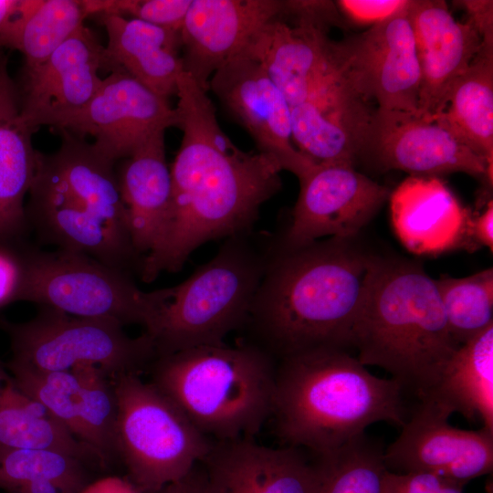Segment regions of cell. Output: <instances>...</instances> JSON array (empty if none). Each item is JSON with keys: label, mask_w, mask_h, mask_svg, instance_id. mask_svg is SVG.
Listing matches in <instances>:
<instances>
[{"label": "cell", "mask_w": 493, "mask_h": 493, "mask_svg": "<svg viewBox=\"0 0 493 493\" xmlns=\"http://www.w3.org/2000/svg\"><path fill=\"white\" fill-rule=\"evenodd\" d=\"M176 96L183 138L170 168V212L140 270L146 283L162 272L181 270L207 241L246 234L261 205L281 188L278 164L234 144L222 131L207 91L185 72Z\"/></svg>", "instance_id": "cell-1"}, {"label": "cell", "mask_w": 493, "mask_h": 493, "mask_svg": "<svg viewBox=\"0 0 493 493\" xmlns=\"http://www.w3.org/2000/svg\"><path fill=\"white\" fill-rule=\"evenodd\" d=\"M354 238L282 247L268 257L245 324L274 359L352 348L353 330L380 256Z\"/></svg>", "instance_id": "cell-2"}, {"label": "cell", "mask_w": 493, "mask_h": 493, "mask_svg": "<svg viewBox=\"0 0 493 493\" xmlns=\"http://www.w3.org/2000/svg\"><path fill=\"white\" fill-rule=\"evenodd\" d=\"M409 414L401 385L372 374L347 350H309L277 365L271 416L288 446L323 456L376 422L403 426Z\"/></svg>", "instance_id": "cell-3"}, {"label": "cell", "mask_w": 493, "mask_h": 493, "mask_svg": "<svg viewBox=\"0 0 493 493\" xmlns=\"http://www.w3.org/2000/svg\"><path fill=\"white\" fill-rule=\"evenodd\" d=\"M60 133L56 152H37L25 207L29 229L42 243L140 274L143 257L131 242L116 163L84 137Z\"/></svg>", "instance_id": "cell-4"}, {"label": "cell", "mask_w": 493, "mask_h": 493, "mask_svg": "<svg viewBox=\"0 0 493 493\" xmlns=\"http://www.w3.org/2000/svg\"><path fill=\"white\" fill-rule=\"evenodd\" d=\"M458 347L435 279L416 262L381 257L353 330L359 362L383 369L420 401Z\"/></svg>", "instance_id": "cell-5"}, {"label": "cell", "mask_w": 493, "mask_h": 493, "mask_svg": "<svg viewBox=\"0 0 493 493\" xmlns=\"http://www.w3.org/2000/svg\"><path fill=\"white\" fill-rule=\"evenodd\" d=\"M275 359L252 343L194 347L156 358L150 381L213 441L253 439L272 415Z\"/></svg>", "instance_id": "cell-6"}, {"label": "cell", "mask_w": 493, "mask_h": 493, "mask_svg": "<svg viewBox=\"0 0 493 493\" xmlns=\"http://www.w3.org/2000/svg\"><path fill=\"white\" fill-rule=\"evenodd\" d=\"M245 235L228 237L182 283L157 289L156 310L143 331L156 358L224 343L228 333L245 326L267 262Z\"/></svg>", "instance_id": "cell-7"}, {"label": "cell", "mask_w": 493, "mask_h": 493, "mask_svg": "<svg viewBox=\"0 0 493 493\" xmlns=\"http://www.w3.org/2000/svg\"><path fill=\"white\" fill-rule=\"evenodd\" d=\"M14 267L9 302L24 300L66 314L145 329L155 309L154 291H142L131 274L82 253L32 246L4 251Z\"/></svg>", "instance_id": "cell-8"}, {"label": "cell", "mask_w": 493, "mask_h": 493, "mask_svg": "<svg viewBox=\"0 0 493 493\" xmlns=\"http://www.w3.org/2000/svg\"><path fill=\"white\" fill-rule=\"evenodd\" d=\"M117 403L116 457L139 493L184 477L214 441L161 390L134 372L111 378Z\"/></svg>", "instance_id": "cell-9"}, {"label": "cell", "mask_w": 493, "mask_h": 493, "mask_svg": "<svg viewBox=\"0 0 493 493\" xmlns=\"http://www.w3.org/2000/svg\"><path fill=\"white\" fill-rule=\"evenodd\" d=\"M0 328L9 338L10 360L44 372H70L93 364L112 378L140 374L156 359L145 333L133 338L116 321L75 317L47 307H39L26 321L0 320Z\"/></svg>", "instance_id": "cell-10"}, {"label": "cell", "mask_w": 493, "mask_h": 493, "mask_svg": "<svg viewBox=\"0 0 493 493\" xmlns=\"http://www.w3.org/2000/svg\"><path fill=\"white\" fill-rule=\"evenodd\" d=\"M407 4L362 33L333 40L332 47L358 95L374 100L379 110L419 115L421 72Z\"/></svg>", "instance_id": "cell-11"}, {"label": "cell", "mask_w": 493, "mask_h": 493, "mask_svg": "<svg viewBox=\"0 0 493 493\" xmlns=\"http://www.w3.org/2000/svg\"><path fill=\"white\" fill-rule=\"evenodd\" d=\"M330 1H292L290 14L266 25L243 49L262 66L290 108L302 103L337 69L329 26Z\"/></svg>", "instance_id": "cell-12"}, {"label": "cell", "mask_w": 493, "mask_h": 493, "mask_svg": "<svg viewBox=\"0 0 493 493\" xmlns=\"http://www.w3.org/2000/svg\"><path fill=\"white\" fill-rule=\"evenodd\" d=\"M100 70L117 71L105 47L82 25L43 62L22 68L16 86L24 118L37 130H64L96 94Z\"/></svg>", "instance_id": "cell-13"}, {"label": "cell", "mask_w": 493, "mask_h": 493, "mask_svg": "<svg viewBox=\"0 0 493 493\" xmlns=\"http://www.w3.org/2000/svg\"><path fill=\"white\" fill-rule=\"evenodd\" d=\"M452 413L430 400L418 401L398 437L384 450L386 469L424 472L459 483L489 474L493 468V431L452 426Z\"/></svg>", "instance_id": "cell-14"}, {"label": "cell", "mask_w": 493, "mask_h": 493, "mask_svg": "<svg viewBox=\"0 0 493 493\" xmlns=\"http://www.w3.org/2000/svg\"><path fill=\"white\" fill-rule=\"evenodd\" d=\"M209 89L262 152L299 181L317 165L293 143L290 106L262 66L242 50L212 76Z\"/></svg>", "instance_id": "cell-15"}, {"label": "cell", "mask_w": 493, "mask_h": 493, "mask_svg": "<svg viewBox=\"0 0 493 493\" xmlns=\"http://www.w3.org/2000/svg\"><path fill=\"white\" fill-rule=\"evenodd\" d=\"M282 247L329 236L354 238L389 199L388 187L354 166L320 163L302 180Z\"/></svg>", "instance_id": "cell-16"}, {"label": "cell", "mask_w": 493, "mask_h": 493, "mask_svg": "<svg viewBox=\"0 0 493 493\" xmlns=\"http://www.w3.org/2000/svg\"><path fill=\"white\" fill-rule=\"evenodd\" d=\"M412 176L465 173L492 182V168L437 121L375 109L360 159Z\"/></svg>", "instance_id": "cell-17"}, {"label": "cell", "mask_w": 493, "mask_h": 493, "mask_svg": "<svg viewBox=\"0 0 493 493\" xmlns=\"http://www.w3.org/2000/svg\"><path fill=\"white\" fill-rule=\"evenodd\" d=\"M177 125V111L168 99L117 70L102 79L92 100L64 130L80 137L90 135L97 150L116 163L156 133Z\"/></svg>", "instance_id": "cell-18"}, {"label": "cell", "mask_w": 493, "mask_h": 493, "mask_svg": "<svg viewBox=\"0 0 493 493\" xmlns=\"http://www.w3.org/2000/svg\"><path fill=\"white\" fill-rule=\"evenodd\" d=\"M287 7L282 0H192L180 31L184 71L208 91L214 73Z\"/></svg>", "instance_id": "cell-19"}, {"label": "cell", "mask_w": 493, "mask_h": 493, "mask_svg": "<svg viewBox=\"0 0 493 493\" xmlns=\"http://www.w3.org/2000/svg\"><path fill=\"white\" fill-rule=\"evenodd\" d=\"M296 147L315 163L355 166L363 149L373 110L335 72L302 103L290 108Z\"/></svg>", "instance_id": "cell-20"}, {"label": "cell", "mask_w": 493, "mask_h": 493, "mask_svg": "<svg viewBox=\"0 0 493 493\" xmlns=\"http://www.w3.org/2000/svg\"><path fill=\"white\" fill-rule=\"evenodd\" d=\"M406 9L421 72L419 116L431 120L445 110L453 84L484 41L468 20H456L444 1H408Z\"/></svg>", "instance_id": "cell-21"}, {"label": "cell", "mask_w": 493, "mask_h": 493, "mask_svg": "<svg viewBox=\"0 0 493 493\" xmlns=\"http://www.w3.org/2000/svg\"><path fill=\"white\" fill-rule=\"evenodd\" d=\"M209 493H318L320 476L293 446L267 447L253 439L214 441L200 462Z\"/></svg>", "instance_id": "cell-22"}, {"label": "cell", "mask_w": 493, "mask_h": 493, "mask_svg": "<svg viewBox=\"0 0 493 493\" xmlns=\"http://www.w3.org/2000/svg\"><path fill=\"white\" fill-rule=\"evenodd\" d=\"M8 58L0 50V252L18 244L29 230L25 197L32 185L37 152L32 144L37 131L24 118Z\"/></svg>", "instance_id": "cell-23"}, {"label": "cell", "mask_w": 493, "mask_h": 493, "mask_svg": "<svg viewBox=\"0 0 493 493\" xmlns=\"http://www.w3.org/2000/svg\"><path fill=\"white\" fill-rule=\"evenodd\" d=\"M389 199L395 232L416 254L439 253L452 247L468 226L465 210L435 176L411 175Z\"/></svg>", "instance_id": "cell-24"}, {"label": "cell", "mask_w": 493, "mask_h": 493, "mask_svg": "<svg viewBox=\"0 0 493 493\" xmlns=\"http://www.w3.org/2000/svg\"><path fill=\"white\" fill-rule=\"evenodd\" d=\"M107 54L123 70L157 95L177 94L184 72L181 33L119 15H102Z\"/></svg>", "instance_id": "cell-25"}, {"label": "cell", "mask_w": 493, "mask_h": 493, "mask_svg": "<svg viewBox=\"0 0 493 493\" xmlns=\"http://www.w3.org/2000/svg\"><path fill=\"white\" fill-rule=\"evenodd\" d=\"M164 132L152 136L116 171L135 251L144 257L155 246L172 205V177Z\"/></svg>", "instance_id": "cell-26"}, {"label": "cell", "mask_w": 493, "mask_h": 493, "mask_svg": "<svg viewBox=\"0 0 493 493\" xmlns=\"http://www.w3.org/2000/svg\"><path fill=\"white\" fill-rule=\"evenodd\" d=\"M0 446L53 450L78 457L99 471L108 470L95 450L16 385L1 362Z\"/></svg>", "instance_id": "cell-27"}, {"label": "cell", "mask_w": 493, "mask_h": 493, "mask_svg": "<svg viewBox=\"0 0 493 493\" xmlns=\"http://www.w3.org/2000/svg\"><path fill=\"white\" fill-rule=\"evenodd\" d=\"M424 399L493 431V324L457 348Z\"/></svg>", "instance_id": "cell-28"}, {"label": "cell", "mask_w": 493, "mask_h": 493, "mask_svg": "<svg viewBox=\"0 0 493 493\" xmlns=\"http://www.w3.org/2000/svg\"><path fill=\"white\" fill-rule=\"evenodd\" d=\"M431 120L445 125L492 168L493 43H484L453 84L445 110Z\"/></svg>", "instance_id": "cell-29"}, {"label": "cell", "mask_w": 493, "mask_h": 493, "mask_svg": "<svg viewBox=\"0 0 493 493\" xmlns=\"http://www.w3.org/2000/svg\"><path fill=\"white\" fill-rule=\"evenodd\" d=\"M91 15L89 0H25L21 12L0 33V50H17L24 56V68L35 67Z\"/></svg>", "instance_id": "cell-30"}, {"label": "cell", "mask_w": 493, "mask_h": 493, "mask_svg": "<svg viewBox=\"0 0 493 493\" xmlns=\"http://www.w3.org/2000/svg\"><path fill=\"white\" fill-rule=\"evenodd\" d=\"M79 386L80 440L95 450L110 468L116 457L117 403L110 376L100 367L73 368Z\"/></svg>", "instance_id": "cell-31"}, {"label": "cell", "mask_w": 493, "mask_h": 493, "mask_svg": "<svg viewBox=\"0 0 493 493\" xmlns=\"http://www.w3.org/2000/svg\"><path fill=\"white\" fill-rule=\"evenodd\" d=\"M382 446L365 433L318 456V493H382L386 467Z\"/></svg>", "instance_id": "cell-32"}, {"label": "cell", "mask_w": 493, "mask_h": 493, "mask_svg": "<svg viewBox=\"0 0 493 493\" xmlns=\"http://www.w3.org/2000/svg\"><path fill=\"white\" fill-rule=\"evenodd\" d=\"M100 472L73 456L45 449L0 446V490L14 493L28 484L56 480L84 489Z\"/></svg>", "instance_id": "cell-33"}, {"label": "cell", "mask_w": 493, "mask_h": 493, "mask_svg": "<svg viewBox=\"0 0 493 493\" xmlns=\"http://www.w3.org/2000/svg\"><path fill=\"white\" fill-rule=\"evenodd\" d=\"M451 336L460 346L493 324V268L435 279Z\"/></svg>", "instance_id": "cell-34"}, {"label": "cell", "mask_w": 493, "mask_h": 493, "mask_svg": "<svg viewBox=\"0 0 493 493\" xmlns=\"http://www.w3.org/2000/svg\"><path fill=\"white\" fill-rule=\"evenodd\" d=\"M5 365L21 391L41 404L80 440L79 386L70 372H44L11 360Z\"/></svg>", "instance_id": "cell-35"}, {"label": "cell", "mask_w": 493, "mask_h": 493, "mask_svg": "<svg viewBox=\"0 0 493 493\" xmlns=\"http://www.w3.org/2000/svg\"><path fill=\"white\" fill-rule=\"evenodd\" d=\"M93 15H129L131 18L181 31L192 0H89Z\"/></svg>", "instance_id": "cell-36"}, {"label": "cell", "mask_w": 493, "mask_h": 493, "mask_svg": "<svg viewBox=\"0 0 493 493\" xmlns=\"http://www.w3.org/2000/svg\"><path fill=\"white\" fill-rule=\"evenodd\" d=\"M463 487L430 473H394L386 469L382 493H463Z\"/></svg>", "instance_id": "cell-37"}, {"label": "cell", "mask_w": 493, "mask_h": 493, "mask_svg": "<svg viewBox=\"0 0 493 493\" xmlns=\"http://www.w3.org/2000/svg\"><path fill=\"white\" fill-rule=\"evenodd\" d=\"M407 2L408 0H340L335 4L351 21L372 26L403 9Z\"/></svg>", "instance_id": "cell-38"}, {"label": "cell", "mask_w": 493, "mask_h": 493, "mask_svg": "<svg viewBox=\"0 0 493 493\" xmlns=\"http://www.w3.org/2000/svg\"><path fill=\"white\" fill-rule=\"evenodd\" d=\"M469 15L468 21L475 26L484 43H493L492 1H461Z\"/></svg>", "instance_id": "cell-39"}, {"label": "cell", "mask_w": 493, "mask_h": 493, "mask_svg": "<svg viewBox=\"0 0 493 493\" xmlns=\"http://www.w3.org/2000/svg\"><path fill=\"white\" fill-rule=\"evenodd\" d=\"M153 493H209L205 469L196 464L184 477Z\"/></svg>", "instance_id": "cell-40"}, {"label": "cell", "mask_w": 493, "mask_h": 493, "mask_svg": "<svg viewBox=\"0 0 493 493\" xmlns=\"http://www.w3.org/2000/svg\"><path fill=\"white\" fill-rule=\"evenodd\" d=\"M80 493H139L125 477L114 475L99 477Z\"/></svg>", "instance_id": "cell-41"}, {"label": "cell", "mask_w": 493, "mask_h": 493, "mask_svg": "<svg viewBox=\"0 0 493 493\" xmlns=\"http://www.w3.org/2000/svg\"><path fill=\"white\" fill-rule=\"evenodd\" d=\"M468 227L476 241L493 250V203L491 200L484 211L473 222L468 223Z\"/></svg>", "instance_id": "cell-42"}, {"label": "cell", "mask_w": 493, "mask_h": 493, "mask_svg": "<svg viewBox=\"0 0 493 493\" xmlns=\"http://www.w3.org/2000/svg\"><path fill=\"white\" fill-rule=\"evenodd\" d=\"M25 0H0V33L21 12Z\"/></svg>", "instance_id": "cell-43"}]
</instances>
